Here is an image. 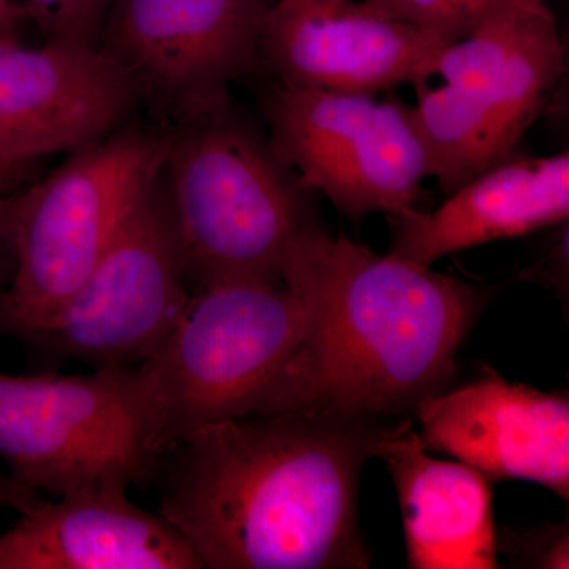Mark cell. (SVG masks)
I'll return each instance as SVG.
<instances>
[{"instance_id":"obj_1","label":"cell","mask_w":569,"mask_h":569,"mask_svg":"<svg viewBox=\"0 0 569 569\" xmlns=\"http://www.w3.org/2000/svg\"><path fill=\"white\" fill-rule=\"evenodd\" d=\"M400 421L282 410L206 426L164 452L159 512L203 568H369L362 468Z\"/></svg>"},{"instance_id":"obj_2","label":"cell","mask_w":569,"mask_h":569,"mask_svg":"<svg viewBox=\"0 0 569 569\" xmlns=\"http://www.w3.org/2000/svg\"><path fill=\"white\" fill-rule=\"evenodd\" d=\"M313 325L274 411L410 419L449 387L488 301L485 288L399 254H380L318 224L283 264Z\"/></svg>"},{"instance_id":"obj_3","label":"cell","mask_w":569,"mask_h":569,"mask_svg":"<svg viewBox=\"0 0 569 569\" xmlns=\"http://www.w3.org/2000/svg\"><path fill=\"white\" fill-rule=\"evenodd\" d=\"M163 129L157 192L190 291L230 280H282L284 261L321 223L312 192L231 97Z\"/></svg>"},{"instance_id":"obj_4","label":"cell","mask_w":569,"mask_h":569,"mask_svg":"<svg viewBox=\"0 0 569 569\" xmlns=\"http://www.w3.org/2000/svg\"><path fill=\"white\" fill-rule=\"evenodd\" d=\"M313 309L283 280H230L198 288L173 331L142 362L168 449L224 419L274 410Z\"/></svg>"},{"instance_id":"obj_5","label":"cell","mask_w":569,"mask_h":569,"mask_svg":"<svg viewBox=\"0 0 569 569\" xmlns=\"http://www.w3.org/2000/svg\"><path fill=\"white\" fill-rule=\"evenodd\" d=\"M162 123L129 121L14 192V269L0 288V336L21 340L73 295L156 186Z\"/></svg>"},{"instance_id":"obj_6","label":"cell","mask_w":569,"mask_h":569,"mask_svg":"<svg viewBox=\"0 0 569 569\" xmlns=\"http://www.w3.org/2000/svg\"><path fill=\"white\" fill-rule=\"evenodd\" d=\"M567 48L546 0H511L438 54L411 107L430 176L449 194L511 159L563 77Z\"/></svg>"},{"instance_id":"obj_7","label":"cell","mask_w":569,"mask_h":569,"mask_svg":"<svg viewBox=\"0 0 569 569\" xmlns=\"http://www.w3.org/2000/svg\"><path fill=\"white\" fill-rule=\"evenodd\" d=\"M162 419L141 367L0 372V458L22 488L61 497L153 485Z\"/></svg>"},{"instance_id":"obj_8","label":"cell","mask_w":569,"mask_h":569,"mask_svg":"<svg viewBox=\"0 0 569 569\" xmlns=\"http://www.w3.org/2000/svg\"><path fill=\"white\" fill-rule=\"evenodd\" d=\"M261 110L277 159L355 222L415 208L430 159L411 107L274 82Z\"/></svg>"},{"instance_id":"obj_9","label":"cell","mask_w":569,"mask_h":569,"mask_svg":"<svg viewBox=\"0 0 569 569\" xmlns=\"http://www.w3.org/2000/svg\"><path fill=\"white\" fill-rule=\"evenodd\" d=\"M190 295L156 183L91 274L20 342L43 370L71 361L141 366L173 331Z\"/></svg>"},{"instance_id":"obj_10","label":"cell","mask_w":569,"mask_h":569,"mask_svg":"<svg viewBox=\"0 0 569 569\" xmlns=\"http://www.w3.org/2000/svg\"><path fill=\"white\" fill-rule=\"evenodd\" d=\"M268 0H112L97 50L121 67L162 126L230 99L261 70Z\"/></svg>"},{"instance_id":"obj_11","label":"cell","mask_w":569,"mask_h":569,"mask_svg":"<svg viewBox=\"0 0 569 569\" xmlns=\"http://www.w3.org/2000/svg\"><path fill=\"white\" fill-rule=\"evenodd\" d=\"M448 43L367 0H277L258 50L277 84L377 96L429 82Z\"/></svg>"},{"instance_id":"obj_12","label":"cell","mask_w":569,"mask_h":569,"mask_svg":"<svg viewBox=\"0 0 569 569\" xmlns=\"http://www.w3.org/2000/svg\"><path fill=\"white\" fill-rule=\"evenodd\" d=\"M429 451L488 479H523L569 498V400L485 372L427 397L415 411Z\"/></svg>"},{"instance_id":"obj_13","label":"cell","mask_w":569,"mask_h":569,"mask_svg":"<svg viewBox=\"0 0 569 569\" xmlns=\"http://www.w3.org/2000/svg\"><path fill=\"white\" fill-rule=\"evenodd\" d=\"M141 107L132 78L99 50L0 39V146L24 159L102 140Z\"/></svg>"},{"instance_id":"obj_14","label":"cell","mask_w":569,"mask_h":569,"mask_svg":"<svg viewBox=\"0 0 569 569\" xmlns=\"http://www.w3.org/2000/svg\"><path fill=\"white\" fill-rule=\"evenodd\" d=\"M0 569H203L160 512L129 490H86L43 500L0 535Z\"/></svg>"},{"instance_id":"obj_15","label":"cell","mask_w":569,"mask_h":569,"mask_svg":"<svg viewBox=\"0 0 569 569\" xmlns=\"http://www.w3.org/2000/svg\"><path fill=\"white\" fill-rule=\"evenodd\" d=\"M569 153L511 157L449 193L436 211L392 217L391 253L432 266L447 254L568 222Z\"/></svg>"},{"instance_id":"obj_16","label":"cell","mask_w":569,"mask_h":569,"mask_svg":"<svg viewBox=\"0 0 569 569\" xmlns=\"http://www.w3.org/2000/svg\"><path fill=\"white\" fill-rule=\"evenodd\" d=\"M378 458L395 481L408 568H498L489 479L459 460L437 459L403 419L389 430Z\"/></svg>"},{"instance_id":"obj_17","label":"cell","mask_w":569,"mask_h":569,"mask_svg":"<svg viewBox=\"0 0 569 569\" xmlns=\"http://www.w3.org/2000/svg\"><path fill=\"white\" fill-rule=\"evenodd\" d=\"M397 20L452 43L467 37L511 0H367Z\"/></svg>"},{"instance_id":"obj_18","label":"cell","mask_w":569,"mask_h":569,"mask_svg":"<svg viewBox=\"0 0 569 569\" xmlns=\"http://www.w3.org/2000/svg\"><path fill=\"white\" fill-rule=\"evenodd\" d=\"M112 0H28V18L39 26L43 41L97 50Z\"/></svg>"},{"instance_id":"obj_19","label":"cell","mask_w":569,"mask_h":569,"mask_svg":"<svg viewBox=\"0 0 569 569\" xmlns=\"http://www.w3.org/2000/svg\"><path fill=\"white\" fill-rule=\"evenodd\" d=\"M497 552L522 568L568 569V523L497 531Z\"/></svg>"},{"instance_id":"obj_20","label":"cell","mask_w":569,"mask_h":569,"mask_svg":"<svg viewBox=\"0 0 569 569\" xmlns=\"http://www.w3.org/2000/svg\"><path fill=\"white\" fill-rule=\"evenodd\" d=\"M13 201L14 193L0 194V288L10 282L14 269Z\"/></svg>"},{"instance_id":"obj_21","label":"cell","mask_w":569,"mask_h":569,"mask_svg":"<svg viewBox=\"0 0 569 569\" xmlns=\"http://www.w3.org/2000/svg\"><path fill=\"white\" fill-rule=\"evenodd\" d=\"M36 164V160L24 159L0 146V194L18 192Z\"/></svg>"},{"instance_id":"obj_22","label":"cell","mask_w":569,"mask_h":569,"mask_svg":"<svg viewBox=\"0 0 569 569\" xmlns=\"http://www.w3.org/2000/svg\"><path fill=\"white\" fill-rule=\"evenodd\" d=\"M43 501L36 490L22 488L17 481L10 478L9 473L0 471V508H10L14 511L28 512L39 507Z\"/></svg>"},{"instance_id":"obj_23","label":"cell","mask_w":569,"mask_h":569,"mask_svg":"<svg viewBox=\"0 0 569 569\" xmlns=\"http://www.w3.org/2000/svg\"><path fill=\"white\" fill-rule=\"evenodd\" d=\"M22 18H28L24 6H17L13 0H0V22L18 29Z\"/></svg>"},{"instance_id":"obj_24","label":"cell","mask_w":569,"mask_h":569,"mask_svg":"<svg viewBox=\"0 0 569 569\" xmlns=\"http://www.w3.org/2000/svg\"><path fill=\"white\" fill-rule=\"evenodd\" d=\"M14 32H17V29L0 22V39H3V37H14Z\"/></svg>"},{"instance_id":"obj_25","label":"cell","mask_w":569,"mask_h":569,"mask_svg":"<svg viewBox=\"0 0 569 569\" xmlns=\"http://www.w3.org/2000/svg\"><path fill=\"white\" fill-rule=\"evenodd\" d=\"M268 2H277V0H268Z\"/></svg>"}]
</instances>
